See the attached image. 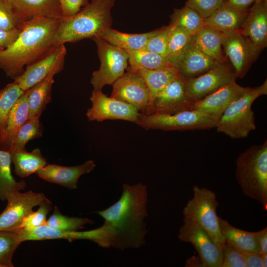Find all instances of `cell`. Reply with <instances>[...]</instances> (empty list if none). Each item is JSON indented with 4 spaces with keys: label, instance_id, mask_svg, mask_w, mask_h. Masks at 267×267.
I'll list each match as a JSON object with an SVG mask.
<instances>
[{
    "label": "cell",
    "instance_id": "cell-28",
    "mask_svg": "<svg viewBox=\"0 0 267 267\" xmlns=\"http://www.w3.org/2000/svg\"><path fill=\"white\" fill-rule=\"evenodd\" d=\"M159 29L141 34H129L110 28L100 37L112 45L126 51L142 49Z\"/></svg>",
    "mask_w": 267,
    "mask_h": 267
},
{
    "label": "cell",
    "instance_id": "cell-41",
    "mask_svg": "<svg viewBox=\"0 0 267 267\" xmlns=\"http://www.w3.org/2000/svg\"><path fill=\"white\" fill-rule=\"evenodd\" d=\"M222 0H187L185 5L196 11L203 18H206L219 8Z\"/></svg>",
    "mask_w": 267,
    "mask_h": 267
},
{
    "label": "cell",
    "instance_id": "cell-7",
    "mask_svg": "<svg viewBox=\"0 0 267 267\" xmlns=\"http://www.w3.org/2000/svg\"><path fill=\"white\" fill-rule=\"evenodd\" d=\"M193 196L183 207L184 217L204 229L219 245L224 243L220 231L217 208L219 202L215 192L206 188L193 187Z\"/></svg>",
    "mask_w": 267,
    "mask_h": 267
},
{
    "label": "cell",
    "instance_id": "cell-38",
    "mask_svg": "<svg viewBox=\"0 0 267 267\" xmlns=\"http://www.w3.org/2000/svg\"><path fill=\"white\" fill-rule=\"evenodd\" d=\"M39 206L37 211H33L24 219L16 232L21 229H32L45 224L47 216L52 209V203L45 197Z\"/></svg>",
    "mask_w": 267,
    "mask_h": 267
},
{
    "label": "cell",
    "instance_id": "cell-45",
    "mask_svg": "<svg viewBox=\"0 0 267 267\" xmlns=\"http://www.w3.org/2000/svg\"><path fill=\"white\" fill-rule=\"evenodd\" d=\"M242 253L246 267H264L262 254Z\"/></svg>",
    "mask_w": 267,
    "mask_h": 267
},
{
    "label": "cell",
    "instance_id": "cell-23",
    "mask_svg": "<svg viewBox=\"0 0 267 267\" xmlns=\"http://www.w3.org/2000/svg\"><path fill=\"white\" fill-rule=\"evenodd\" d=\"M23 22L36 16L60 18L61 10L58 0H7Z\"/></svg>",
    "mask_w": 267,
    "mask_h": 267
},
{
    "label": "cell",
    "instance_id": "cell-9",
    "mask_svg": "<svg viewBox=\"0 0 267 267\" xmlns=\"http://www.w3.org/2000/svg\"><path fill=\"white\" fill-rule=\"evenodd\" d=\"M178 237L180 241L193 246L205 267H221L222 247L195 222L184 217L183 224L179 229Z\"/></svg>",
    "mask_w": 267,
    "mask_h": 267
},
{
    "label": "cell",
    "instance_id": "cell-15",
    "mask_svg": "<svg viewBox=\"0 0 267 267\" xmlns=\"http://www.w3.org/2000/svg\"><path fill=\"white\" fill-rule=\"evenodd\" d=\"M185 79L180 75L168 84L154 97L143 114L174 113L192 109L194 103L187 95Z\"/></svg>",
    "mask_w": 267,
    "mask_h": 267
},
{
    "label": "cell",
    "instance_id": "cell-22",
    "mask_svg": "<svg viewBox=\"0 0 267 267\" xmlns=\"http://www.w3.org/2000/svg\"><path fill=\"white\" fill-rule=\"evenodd\" d=\"M248 10L237 8L224 0L211 15L205 18V24L222 33L239 30Z\"/></svg>",
    "mask_w": 267,
    "mask_h": 267
},
{
    "label": "cell",
    "instance_id": "cell-35",
    "mask_svg": "<svg viewBox=\"0 0 267 267\" xmlns=\"http://www.w3.org/2000/svg\"><path fill=\"white\" fill-rule=\"evenodd\" d=\"M24 92L14 81L0 89V135L12 108Z\"/></svg>",
    "mask_w": 267,
    "mask_h": 267
},
{
    "label": "cell",
    "instance_id": "cell-29",
    "mask_svg": "<svg viewBox=\"0 0 267 267\" xmlns=\"http://www.w3.org/2000/svg\"><path fill=\"white\" fill-rule=\"evenodd\" d=\"M135 72L143 78L149 89V105L158 92L180 76L174 66L155 70L139 69Z\"/></svg>",
    "mask_w": 267,
    "mask_h": 267
},
{
    "label": "cell",
    "instance_id": "cell-18",
    "mask_svg": "<svg viewBox=\"0 0 267 267\" xmlns=\"http://www.w3.org/2000/svg\"><path fill=\"white\" fill-rule=\"evenodd\" d=\"M216 62L201 51L191 38L182 51L172 63L181 76L189 79L206 73Z\"/></svg>",
    "mask_w": 267,
    "mask_h": 267
},
{
    "label": "cell",
    "instance_id": "cell-25",
    "mask_svg": "<svg viewBox=\"0 0 267 267\" xmlns=\"http://www.w3.org/2000/svg\"><path fill=\"white\" fill-rule=\"evenodd\" d=\"M219 222L224 242L241 252L262 254L254 232L236 228L219 217Z\"/></svg>",
    "mask_w": 267,
    "mask_h": 267
},
{
    "label": "cell",
    "instance_id": "cell-24",
    "mask_svg": "<svg viewBox=\"0 0 267 267\" xmlns=\"http://www.w3.org/2000/svg\"><path fill=\"white\" fill-rule=\"evenodd\" d=\"M28 92L19 98L12 108L0 135V149L8 151L16 133L28 118Z\"/></svg>",
    "mask_w": 267,
    "mask_h": 267
},
{
    "label": "cell",
    "instance_id": "cell-20",
    "mask_svg": "<svg viewBox=\"0 0 267 267\" xmlns=\"http://www.w3.org/2000/svg\"><path fill=\"white\" fill-rule=\"evenodd\" d=\"M64 54H66L64 44L54 46L44 56L27 66L23 73L14 82L25 91L45 78Z\"/></svg>",
    "mask_w": 267,
    "mask_h": 267
},
{
    "label": "cell",
    "instance_id": "cell-51",
    "mask_svg": "<svg viewBox=\"0 0 267 267\" xmlns=\"http://www.w3.org/2000/svg\"><path fill=\"white\" fill-rule=\"evenodd\" d=\"M223 1H228V0H222Z\"/></svg>",
    "mask_w": 267,
    "mask_h": 267
},
{
    "label": "cell",
    "instance_id": "cell-34",
    "mask_svg": "<svg viewBox=\"0 0 267 267\" xmlns=\"http://www.w3.org/2000/svg\"><path fill=\"white\" fill-rule=\"evenodd\" d=\"M94 221L87 218L68 217L61 213L55 206L53 212L47 219L45 225L60 230L78 231L85 227L87 224H93Z\"/></svg>",
    "mask_w": 267,
    "mask_h": 267
},
{
    "label": "cell",
    "instance_id": "cell-43",
    "mask_svg": "<svg viewBox=\"0 0 267 267\" xmlns=\"http://www.w3.org/2000/svg\"><path fill=\"white\" fill-rule=\"evenodd\" d=\"M58 1L63 17L75 15L89 3L88 0H58Z\"/></svg>",
    "mask_w": 267,
    "mask_h": 267
},
{
    "label": "cell",
    "instance_id": "cell-52",
    "mask_svg": "<svg viewBox=\"0 0 267 267\" xmlns=\"http://www.w3.org/2000/svg\"></svg>",
    "mask_w": 267,
    "mask_h": 267
},
{
    "label": "cell",
    "instance_id": "cell-33",
    "mask_svg": "<svg viewBox=\"0 0 267 267\" xmlns=\"http://www.w3.org/2000/svg\"><path fill=\"white\" fill-rule=\"evenodd\" d=\"M40 117L28 119L20 128L8 150L9 153L26 150V145L29 141L42 136L43 127Z\"/></svg>",
    "mask_w": 267,
    "mask_h": 267
},
{
    "label": "cell",
    "instance_id": "cell-40",
    "mask_svg": "<svg viewBox=\"0 0 267 267\" xmlns=\"http://www.w3.org/2000/svg\"><path fill=\"white\" fill-rule=\"evenodd\" d=\"M170 25L159 29L158 32L151 37L143 49L166 56Z\"/></svg>",
    "mask_w": 267,
    "mask_h": 267
},
{
    "label": "cell",
    "instance_id": "cell-47",
    "mask_svg": "<svg viewBox=\"0 0 267 267\" xmlns=\"http://www.w3.org/2000/svg\"><path fill=\"white\" fill-rule=\"evenodd\" d=\"M256 0H229L227 2L231 6L240 9H248Z\"/></svg>",
    "mask_w": 267,
    "mask_h": 267
},
{
    "label": "cell",
    "instance_id": "cell-2",
    "mask_svg": "<svg viewBox=\"0 0 267 267\" xmlns=\"http://www.w3.org/2000/svg\"><path fill=\"white\" fill-rule=\"evenodd\" d=\"M59 24V18L44 16L25 22L16 41L0 51V69L13 80L21 75L27 66L55 46L53 41Z\"/></svg>",
    "mask_w": 267,
    "mask_h": 267
},
{
    "label": "cell",
    "instance_id": "cell-31",
    "mask_svg": "<svg viewBox=\"0 0 267 267\" xmlns=\"http://www.w3.org/2000/svg\"><path fill=\"white\" fill-rule=\"evenodd\" d=\"M10 153L0 149V200L6 201L8 195L14 191H21L26 187V182L16 181L11 171Z\"/></svg>",
    "mask_w": 267,
    "mask_h": 267
},
{
    "label": "cell",
    "instance_id": "cell-11",
    "mask_svg": "<svg viewBox=\"0 0 267 267\" xmlns=\"http://www.w3.org/2000/svg\"><path fill=\"white\" fill-rule=\"evenodd\" d=\"M45 197L42 193L32 191L10 193L6 200L7 205L0 214V230L16 232L34 207L39 206Z\"/></svg>",
    "mask_w": 267,
    "mask_h": 267
},
{
    "label": "cell",
    "instance_id": "cell-10",
    "mask_svg": "<svg viewBox=\"0 0 267 267\" xmlns=\"http://www.w3.org/2000/svg\"><path fill=\"white\" fill-rule=\"evenodd\" d=\"M90 100L92 106L86 114L89 121L122 120L136 123L140 114L131 104L108 97L101 90L93 89Z\"/></svg>",
    "mask_w": 267,
    "mask_h": 267
},
{
    "label": "cell",
    "instance_id": "cell-49",
    "mask_svg": "<svg viewBox=\"0 0 267 267\" xmlns=\"http://www.w3.org/2000/svg\"><path fill=\"white\" fill-rule=\"evenodd\" d=\"M264 267H267V254H262Z\"/></svg>",
    "mask_w": 267,
    "mask_h": 267
},
{
    "label": "cell",
    "instance_id": "cell-46",
    "mask_svg": "<svg viewBox=\"0 0 267 267\" xmlns=\"http://www.w3.org/2000/svg\"><path fill=\"white\" fill-rule=\"evenodd\" d=\"M261 251V254H267V227L258 231L254 232Z\"/></svg>",
    "mask_w": 267,
    "mask_h": 267
},
{
    "label": "cell",
    "instance_id": "cell-32",
    "mask_svg": "<svg viewBox=\"0 0 267 267\" xmlns=\"http://www.w3.org/2000/svg\"><path fill=\"white\" fill-rule=\"evenodd\" d=\"M170 17V24L182 28L192 36L205 25V18L186 5L180 8H175Z\"/></svg>",
    "mask_w": 267,
    "mask_h": 267
},
{
    "label": "cell",
    "instance_id": "cell-36",
    "mask_svg": "<svg viewBox=\"0 0 267 267\" xmlns=\"http://www.w3.org/2000/svg\"><path fill=\"white\" fill-rule=\"evenodd\" d=\"M169 25L166 56L172 63L182 51L192 36L179 27Z\"/></svg>",
    "mask_w": 267,
    "mask_h": 267
},
{
    "label": "cell",
    "instance_id": "cell-8",
    "mask_svg": "<svg viewBox=\"0 0 267 267\" xmlns=\"http://www.w3.org/2000/svg\"><path fill=\"white\" fill-rule=\"evenodd\" d=\"M92 39L97 46L100 65L92 74L90 83L93 89L102 90L106 85H112L125 73L129 55L124 49L111 44L101 38Z\"/></svg>",
    "mask_w": 267,
    "mask_h": 267
},
{
    "label": "cell",
    "instance_id": "cell-37",
    "mask_svg": "<svg viewBox=\"0 0 267 267\" xmlns=\"http://www.w3.org/2000/svg\"><path fill=\"white\" fill-rule=\"evenodd\" d=\"M21 242L17 232L0 230V267H13L14 253Z\"/></svg>",
    "mask_w": 267,
    "mask_h": 267
},
{
    "label": "cell",
    "instance_id": "cell-3",
    "mask_svg": "<svg viewBox=\"0 0 267 267\" xmlns=\"http://www.w3.org/2000/svg\"><path fill=\"white\" fill-rule=\"evenodd\" d=\"M114 3L115 0H91L75 15L61 16L54 45L86 38H100L111 27V9Z\"/></svg>",
    "mask_w": 267,
    "mask_h": 267
},
{
    "label": "cell",
    "instance_id": "cell-16",
    "mask_svg": "<svg viewBox=\"0 0 267 267\" xmlns=\"http://www.w3.org/2000/svg\"><path fill=\"white\" fill-rule=\"evenodd\" d=\"M249 89L239 85L235 81L230 83L194 102L192 109L219 121L228 106Z\"/></svg>",
    "mask_w": 267,
    "mask_h": 267
},
{
    "label": "cell",
    "instance_id": "cell-17",
    "mask_svg": "<svg viewBox=\"0 0 267 267\" xmlns=\"http://www.w3.org/2000/svg\"><path fill=\"white\" fill-rule=\"evenodd\" d=\"M260 52L267 45V0H256L239 30Z\"/></svg>",
    "mask_w": 267,
    "mask_h": 267
},
{
    "label": "cell",
    "instance_id": "cell-14",
    "mask_svg": "<svg viewBox=\"0 0 267 267\" xmlns=\"http://www.w3.org/2000/svg\"><path fill=\"white\" fill-rule=\"evenodd\" d=\"M127 72L113 85L111 97L126 102L144 113L149 105L150 93L143 78L135 71Z\"/></svg>",
    "mask_w": 267,
    "mask_h": 267
},
{
    "label": "cell",
    "instance_id": "cell-21",
    "mask_svg": "<svg viewBox=\"0 0 267 267\" xmlns=\"http://www.w3.org/2000/svg\"><path fill=\"white\" fill-rule=\"evenodd\" d=\"M66 54L62 55L49 74L41 81L26 90L28 97V118L40 117L46 105L51 100L54 76L61 72L64 66Z\"/></svg>",
    "mask_w": 267,
    "mask_h": 267
},
{
    "label": "cell",
    "instance_id": "cell-12",
    "mask_svg": "<svg viewBox=\"0 0 267 267\" xmlns=\"http://www.w3.org/2000/svg\"><path fill=\"white\" fill-rule=\"evenodd\" d=\"M236 78L225 62H216L206 73L195 78L185 79L186 93L194 102L221 87L235 82Z\"/></svg>",
    "mask_w": 267,
    "mask_h": 267
},
{
    "label": "cell",
    "instance_id": "cell-44",
    "mask_svg": "<svg viewBox=\"0 0 267 267\" xmlns=\"http://www.w3.org/2000/svg\"><path fill=\"white\" fill-rule=\"evenodd\" d=\"M22 26L18 28L9 30L0 28V47L5 49L11 45L18 38L22 30Z\"/></svg>",
    "mask_w": 267,
    "mask_h": 267
},
{
    "label": "cell",
    "instance_id": "cell-13",
    "mask_svg": "<svg viewBox=\"0 0 267 267\" xmlns=\"http://www.w3.org/2000/svg\"><path fill=\"white\" fill-rule=\"evenodd\" d=\"M222 47L234 68L236 78L245 76L260 53L239 30L223 33Z\"/></svg>",
    "mask_w": 267,
    "mask_h": 267
},
{
    "label": "cell",
    "instance_id": "cell-39",
    "mask_svg": "<svg viewBox=\"0 0 267 267\" xmlns=\"http://www.w3.org/2000/svg\"><path fill=\"white\" fill-rule=\"evenodd\" d=\"M24 23L7 0H0V28L5 30L18 28Z\"/></svg>",
    "mask_w": 267,
    "mask_h": 267
},
{
    "label": "cell",
    "instance_id": "cell-26",
    "mask_svg": "<svg viewBox=\"0 0 267 267\" xmlns=\"http://www.w3.org/2000/svg\"><path fill=\"white\" fill-rule=\"evenodd\" d=\"M192 38L205 54L215 61L224 62L222 47L223 33L205 24Z\"/></svg>",
    "mask_w": 267,
    "mask_h": 267
},
{
    "label": "cell",
    "instance_id": "cell-4",
    "mask_svg": "<svg viewBox=\"0 0 267 267\" xmlns=\"http://www.w3.org/2000/svg\"><path fill=\"white\" fill-rule=\"evenodd\" d=\"M235 176L244 194L267 210V141L251 146L236 161Z\"/></svg>",
    "mask_w": 267,
    "mask_h": 267
},
{
    "label": "cell",
    "instance_id": "cell-48",
    "mask_svg": "<svg viewBox=\"0 0 267 267\" xmlns=\"http://www.w3.org/2000/svg\"><path fill=\"white\" fill-rule=\"evenodd\" d=\"M186 267H205L200 257L192 256L188 258L185 265Z\"/></svg>",
    "mask_w": 267,
    "mask_h": 267
},
{
    "label": "cell",
    "instance_id": "cell-50",
    "mask_svg": "<svg viewBox=\"0 0 267 267\" xmlns=\"http://www.w3.org/2000/svg\"><path fill=\"white\" fill-rule=\"evenodd\" d=\"M4 49V48H2V47H0V51Z\"/></svg>",
    "mask_w": 267,
    "mask_h": 267
},
{
    "label": "cell",
    "instance_id": "cell-1",
    "mask_svg": "<svg viewBox=\"0 0 267 267\" xmlns=\"http://www.w3.org/2000/svg\"><path fill=\"white\" fill-rule=\"evenodd\" d=\"M147 186L141 183L124 184L120 199L108 208L94 212L104 219L100 227L85 231V240L103 248L123 250L145 245L148 232L145 219L148 216Z\"/></svg>",
    "mask_w": 267,
    "mask_h": 267
},
{
    "label": "cell",
    "instance_id": "cell-30",
    "mask_svg": "<svg viewBox=\"0 0 267 267\" xmlns=\"http://www.w3.org/2000/svg\"><path fill=\"white\" fill-rule=\"evenodd\" d=\"M126 52L129 55L130 65L127 68L133 71L139 69L155 70L173 66L167 57L143 49Z\"/></svg>",
    "mask_w": 267,
    "mask_h": 267
},
{
    "label": "cell",
    "instance_id": "cell-5",
    "mask_svg": "<svg viewBox=\"0 0 267 267\" xmlns=\"http://www.w3.org/2000/svg\"><path fill=\"white\" fill-rule=\"evenodd\" d=\"M267 94V80L261 86L249 88L226 108L217 123V131L232 138L246 137L256 128L252 104L259 96Z\"/></svg>",
    "mask_w": 267,
    "mask_h": 267
},
{
    "label": "cell",
    "instance_id": "cell-42",
    "mask_svg": "<svg viewBox=\"0 0 267 267\" xmlns=\"http://www.w3.org/2000/svg\"><path fill=\"white\" fill-rule=\"evenodd\" d=\"M221 267H246L242 253L224 242Z\"/></svg>",
    "mask_w": 267,
    "mask_h": 267
},
{
    "label": "cell",
    "instance_id": "cell-6",
    "mask_svg": "<svg viewBox=\"0 0 267 267\" xmlns=\"http://www.w3.org/2000/svg\"><path fill=\"white\" fill-rule=\"evenodd\" d=\"M218 120L194 109L174 113H140L136 123L146 130L187 131L216 128Z\"/></svg>",
    "mask_w": 267,
    "mask_h": 267
},
{
    "label": "cell",
    "instance_id": "cell-19",
    "mask_svg": "<svg viewBox=\"0 0 267 267\" xmlns=\"http://www.w3.org/2000/svg\"><path fill=\"white\" fill-rule=\"evenodd\" d=\"M95 167L94 161L91 160L81 165L70 167L47 164L36 174L45 181L72 190L77 188L80 177L91 172Z\"/></svg>",
    "mask_w": 267,
    "mask_h": 267
},
{
    "label": "cell",
    "instance_id": "cell-27",
    "mask_svg": "<svg viewBox=\"0 0 267 267\" xmlns=\"http://www.w3.org/2000/svg\"><path fill=\"white\" fill-rule=\"evenodd\" d=\"M10 153L15 174L21 178L36 173L45 166L47 163L39 148L31 152L26 150H17Z\"/></svg>",
    "mask_w": 267,
    "mask_h": 267
}]
</instances>
